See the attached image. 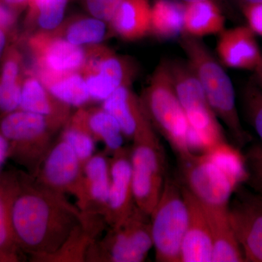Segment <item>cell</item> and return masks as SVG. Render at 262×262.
Masks as SVG:
<instances>
[{
    "label": "cell",
    "instance_id": "cell-42",
    "mask_svg": "<svg viewBox=\"0 0 262 262\" xmlns=\"http://www.w3.org/2000/svg\"><path fill=\"white\" fill-rule=\"evenodd\" d=\"M237 3L241 5V8L246 5L259 4L262 3V0H237Z\"/></svg>",
    "mask_w": 262,
    "mask_h": 262
},
{
    "label": "cell",
    "instance_id": "cell-12",
    "mask_svg": "<svg viewBox=\"0 0 262 262\" xmlns=\"http://www.w3.org/2000/svg\"><path fill=\"white\" fill-rule=\"evenodd\" d=\"M34 178L52 190L80 198L83 167L68 143L58 137L43 160Z\"/></svg>",
    "mask_w": 262,
    "mask_h": 262
},
{
    "label": "cell",
    "instance_id": "cell-18",
    "mask_svg": "<svg viewBox=\"0 0 262 262\" xmlns=\"http://www.w3.org/2000/svg\"><path fill=\"white\" fill-rule=\"evenodd\" d=\"M110 189V158L105 151L94 154L83 166L80 198L81 211L104 215Z\"/></svg>",
    "mask_w": 262,
    "mask_h": 262
},
{
    "label": "cell",
    "instance_id": "cell-33",
    "mask_svg": "<svg viewBox=\"0 0 262 262\" xmlns=\"http://www.w3.org/2000/svg\"><path fill=\"white\" fill-rule=\"evenodd\" d=\"M21 82L9 83L0 82V114L1 117L20 108Z\"/></svg>",
    "mask_w": 262,
    "mask_h": 262
},
{
    "label": "cell",
    "instance_id": "cell-19",
    "mask_svg": "<svg viewBox=\"0 0 262 262\" xmlns=\"http://www.w3.org/2000/svg\"><path fill=\"white\" fill-rule=\"evenodd\" d=\"M108 228L103 215L82 211V216L61 247L39 262H85L91 245Z\"/></svg>",
    "mask_w": 262,
    "mask_h": 262
},
{
    "label": "cell",
    "instance_id": "cell-32",
    "mask_svg": "<svg viewBox=\"0 0 262 262\" xmlns=\"http://www.w3.org/2000/svg\"><path fill=\"white\" fill-rule=\"evenodd\" d=\"M243 155L247 172L245 183L262 195V143H253Z\"/></svg>",
    "mask_w": 262,
    "mask_h": 262
},
{
    "label": "cell",
    "instance_id": "cell-38",
    "mask_svg": "<svg viewBox=\"0 0 262 262\" xmlns=\"http://www.w3.org/2000/svg\"><path fill=\"white\" fill-rule=\"evenodd\" d=\"M9 158V144L5 136L0 132V172L6 160Z\"/></svg>",
    "mask_w": 262,
    "mask_h": 262
},
{
    "label": "cell",
    "instance_id": "cell-22",
    "mask_svg": "<svg viewBox=\"0 0 262 262\" xmlns=\"http://www.w3.org/2000/svg\"><path fill=\"white\" fill-rule=\"evenodd\" d=\"M150 14L148 0H123L108 25L124 40H139L149 34Z\"/></svg>",
    "mask_w": 262,
    "mask_h": 262
},
{
    "label": "cell",
    "instance_id": "cell-21",
    "mask_svg": "<svg viewBox=\"0 0 262 262\" xmlns=\"http://www.w3.org/2000/svg\"><path fill=\"white\" fill-rule=\"evenodd\" d=\"M201 204L211 231L213 243L212 262L245 261L244 253L229 220L228 205Z\"/></svg>",
    "mask_w": 262,
    "mask_h": 262
},
{
    "label": "cell",
    "instance_id": "cell-2",
    "mask_svg": "<svg viewBox=\"0 0 262 262\" xmlns=\"http://www.w3.org/2000/svg\"><path fill=\"white\" fill-rule=\"evenodd\" d=\"M181 46L212 110L227 127L237 146L244 147L251 138L241 124L233 84L227 72L200 38L183 34Z\"/></svg>",
    "mask_w": 262,
    "mask_h": 262
},
{
    "label": "cell",
    "instance_id": "cell-16",
    "mask_svg": "<svg viewBox=\"0 0 262 262\" xmlns=\"http://www.w3.org/2000/svg\"><path fill=\"white\" fill-rule=\"evenodd\" d=\"M220 34L216 51L220 61L226 67L254 70L261 63L262 55L256 34L248 26L225 29Z\"/></svg>",
    "mask_w": 262,
    "mask_h": 262
},
{
    "label": "cell",
    "instance_id": "cell-27",
    "mask_svg": "<svg viewBox=\"0 0 262 262\" xmlns=\"http://www.w3.org/2000/svg\"><path fill=\"white\" fill-rule=\"evenodd\" d=\"M184 7V3L175 0H156L151 5L149 34L160 39L182 36Z\"/></svg>",
    "mask_w": 262,
    "mask_h": 262
},
{
    "label": "cell",
    "instance_id": "cell-36",
    "mask_svg": "<svg viewBox=\"0 0 262 262\" xmlns=\"http://www.w3.org/2000/svg\"><path fill=\"white\" fill-rule=\"evenodd\" d=\"M242 10L248 27L256 35L262 37V3L246 5Z\"/></svg>",
    "mask_w": 262,
    "mask_h": 262
},
{
    "label": "cell",
    "instance_id": "cell-13",
    "mask_svg": "<svg viewBox=\"0 0 262 262\" xmlns=\"http://www.w3.org/2000/svg\"><path fill=\"white\" fill-rule=\"evenodd\" d=\"M136 206L133 187L130 148L122 146L110 158V189L103 218L108 227L120 225Z\"/></svg>",
    "mask_w": 262,
    "mask_h": 262
},
{
    "label": "cell",
    "instance_id": "cell-11",
    "mask_svg": "<svg viewBox=\"0 0 262 262\" xmlns=\"http://www.w3.org/2000/svg\"><path fill=\"white\" fill-rule=\"evenodd\" d=\"M229 220L245 261L262 262V202L259 194L239 185L228 204Z\"/></svg>",
    "mask_w": 262,
    "mask_h": 262
},
{
    "label": "cell",
    "instance_id": "cell-41",
    "mask_svg": "<svg viewBox=\"0 0 262 262\" xmlns=\"http://www.w3.org/2000/svg\"><path fill=\"white\" fill-rule=\"evenodd\" d=\"M253 71L255 72L256 84L262 89V61Z\"/></svg>",
    "mask_w": 262,
    "mask_h": 262
},
{
    "label": "cell",
    "instance_id": "cell-10",
    "mask_svg": "<svg viewBox=\"0 0 262 262\" xmlns=\"http://www.w3.org/2000/svg\"><path fill=\"white\" fill-rule=\"evenodd\" d=\"M179 162L183 185L205 204L227 206L241 185L207 152L192 154Z\"/></svg>",
    "mask_w": 262,
    "mask_h": 262
},
{
    "label": "cell",
    "instance_id": "cell-5",
    "mask_svg": "<svg viewBox=\"0 0 262 262\" xmlns=\"http://www.w3.org/2000/svg\"><path fill=\"white\" fill-rule=\"evenodd\" d=\"M0 132L9 144V158L35 177L60 130L46 117L19 110L0 118Z\"/></svg>",
    "mask_w": 262,
    "mask_h": 262
},
{
    "label": "cell",
    "instance_id": "cell-26",
    "mask_svg": "<svg viewBox=\"0 0 262 262\" xmlns=\"http://www.w3.org/2000/svg\"><path fill=\"white\" fill-rule=\"evenodd\" d=\"M107 25L91 15H73L64 18L52 32L75 46L85 48L102 43L107 33Z\"/></svg>",
    "mask_w": 262,
    "mask_h": 262
},
{
    "label": "cell",
    "instance_id": "cell-25",
    "mask_svg": "<svg viewBox=\"0 0 262 262\" xmlns=\"http://www.w3.org/2000/svg\"><path fill=\"white\" fill-rule=\"evenodd\" d=\"M225 18L214 0H195L184 7V34L201 38L225 30Z\"/></svg>",
    "mask_w": 262,
    "mask_h": 262
},
{
    "label": "cell",
    "instance_id": "cell-1",
    "mask_svg": "<svg viewBox=\"0 0 262 262\" xmlns=\"http://www.w3.org/2000/svg\"><path fill=\"white\" fill-rule=\"evenodd\" d=\"M0 186L17 244L31 261L39 262L56 251L80 222L82 211L77 205L25 170L0 172Z\"/></svg>",
    "mask_w": 262,
    "mask_h": 262
},
{
    "label": "cell",
    "instance_id": "cell-4",
    "mask_svg": "<svg viewBox=\"0 0 262 262\" xmlns=\"http://www.w3.org/2000/svg\"><path fill=\"white\" fill-rule=\"evenodd\" d=\"M168 64L174 89L189 122L190 151L201 154L225 142L218 117L191 66L181 61H169Z\"/></svg>",
    "mask_w": 262,
    "mask_h": 262
},
{
    "label": "cell",
    "instance_id": "cell-6",
    "mask_svg": "<svg viewBox=\"0 0 262 262\" xmlns=\"http://www.w3.org/2000/svg\"><path fill=\"white\" fill-rule=\"evenodd\" d=\"M152 247L150 215L136 206L122 224L93 243L85 262H142Z\"/></svg>",
    "mask_w": 262,
    "mask_h": 262
},
{
    "label": "cell",
    "instance_id": "cell-44",
    "mask_svg": "<svg viewBox=\"0 0 262 262\" xmlns=\"http://www.w3.org/2000/svg\"><path fill=\"white\" fill-rule=\"evenodd\" d=\"M257 194H258V193H257ZM259 196H260V199H261V201L262 202V195H261V194H259Z\"/></svg>",
    "mask_w": 262,
    "mask_h": 262
},
{
    "label": "cell",
    "instance_id": "cell-24",
    "mask_svg": "<svg viewBox=\"0 0 262 262\" xmlns=\"http://www.w3.org/2000/svg\"><path fill=\"white\" fill-rule=\"evenodd\" d=\"M75 113L96 143L104 144L106 154L111 155L123 146L125 136L121 127L116 119L102 106H83L76 108Z\"/></svg>",
    "mask_w": 262,
    "mask_h": 262
},
{
    "label": "cell",
    "instance_id": "cell-17",
    "mask_svg": "<svg viewBox=\"0 0 262 262\" xmlns=\"http://www.w3.org/2000/svg\"><path fill=\"white\" fill-rule=\"evenodd\" d=\"M101 106L111 114L122 131L124 136L133 140L136 136L155 130L146 113L141 97L131 87H122L101 103Z\"/></svg>",
    "mask_w": 262,
    "mask_h": 262
},
{
    "label": "cell",
    "instance_id": "cell-14",
    "mask_svg": "<svg viewBox=\"0 0 262 262\" xmlns=\"http://www.w3.org/2000/svg\"><path fill=\"white\" fill-rule=\"evenodd\" d=\"M29 47L34 56L36 70L65 72L80 71L85 61V50L53 32L32 33Z\"/></svg>",
    "mask_w": 262,
    "mask_h": 262
},
{
    "label": "cell",
    "instance_id": "cell-9",
    "mask_svg": "<svg viewBox=\"0 0 262 262\" xmlns=\"http://www.w3.org/2000/svg\"><path fill=\"white\" fill-rule=\"evenodd\" d=\"M80 70L92 101L102 103L122 87H131L137 67L128 57L117 54L103 43L88 46Z\"/></svg>",
    "mask_w": 262,
    "mask_h": 262
},
{
    "label": "cell",
    "instance_id": "cell-30",
    "mask_svg": "<svg viewBox=\"0 0 262 262\" xmlns=\"http://www.w3.org/2000/svg\"><path fill=\"white\" fill-rule=\"evenodd\" d=\"M26 255L15 238L8 201L0 186V262H18L24 261Z\"/></svg>",
    "mask_w": 262,
    "mask_h": 262
},
{
    "label": "cell",
    "instance_id": "cell-43",
    "mask_svg": "<svg viewBox=\"0 0 262 262\" xmlns=\"http://www.w3.org/2000/svg\"><path fill=\"white\" fill-rule=\"evenodd\" d=\"M181 3H184V4H187V3H191V2L195 1V0H179Z\"/></svg>",
    "mask_w": 262,
    "mask_h": 262
},
{
    "label": "cell",
    "instance_id": "cell-3",
    "mask_svg": "<svg viewBox=\"0 0 262 262\" xmlns=\"http://www.w3.org/2000/svg\"><path fill=\"white\" fill-rule=\"evenodd\" d=\"M141 99L155 130L168 141L179 160L194 154L189 146V122L174 89L168 62L156 67Z\"/></svg>",
    "mask_w": 262,
    "mask_h": 262
},
{
    "label": "cell",
    "instance_id": "cell-34",
    "mask_svg": "<svg viewBox=\"0 0 262 262\" xmlns=\"http://www.w3.org/2000/svg\"><path fill=\"white\" fill-rule=\"evenodd\" d=\"M122 2L123 0H84V4L89 15L108 24Z\"/></svg>",
    "mask_w": 262,
    "mask_h": 262
},
{
    "label": "cell",
    "instance_id": "cell-35",
    "mask_svg": "<svg viewBox=\"0 0 262 262\" xmlns=\"http://www.w3.org/2000/svg\"><path fill=\"white\" fill-rule=\"evenodd\" d=\"M7 57L0 72V82L15 83L21 82V65L18 53L12 52Z\"/></svg>",
    "mask_w": 262,
    "mask_h": 262
},
{
    "label": "cell",
    "instance_id": "cell-20",
    "mask_svg": "<svg viewBox=\"0 0 262 262\" xmlns=\"http://www.w3.org/2000/svg\"><path fill=\"white\" fill-rule=\"evenodd\" d=\"M20 108L46 117L60 131L73 113V108L52 94L35 73L24 79Z\"/></svg>",
    "mask_w": 262,
    "mask_h": 262
},
{
    "label": "cell",
    "instance_id": "cell-28",
    "mask_svg": "<svg viewBox=\"0 0 262 262\" xmlns=\"http://www.w3.org/2000/svg\"><path fill=\"white\" fill-rule=\"evenodd\" d=\"M69 0H30L29 20L34 32H52L64 20Z\"/></svg>",
    "mask_w": 262,
    "mask_h": 262
},
{
    "label": "cell",
    "instance_id": "cell-37",
    "mask_svg": "<svg viewBox=\"0 0 262 262\" xmlns=\"http://www.w3.org/2000/svg\"><path fill=\"white\" fill-rule=\"evenodd\" d=\"M16 15L11 7L0 1V29L6 31L15 23Z\"/></svg>",
    "mask_w": 262,
    "mask_h": 262
},
{
    "label": "cell",
    "instance_id": "cell-39",
    "mask_svg": "<svg viewBox=\"0 0 262 262\" xmlns=\"http://www.w3.org/2000/svg\"><path fill=\"white\" fill-rule=\"evenodd\" d=\"M0 1L3 2L5 4L8 5V6L13 8L29 4L30 0H0Z\"/></svg>",
    "mask_w": 262,
    "mask_h": 262
},
{
    "label": "cell",
    "instance_id": "cell-8",
    "mask_svg": "<svg viewBox=\"0 0 262 262\" xmlns=\"http://www.w3.org/2000/svg\"><path fill=\"white\" fill-rule=\"evenodd\" d=\"M132 141L134 200L138 208L150 215L163 190L165 155L155 130L136 136Z\"/></svg>",
    "mask_w": 262,
    "mask_h": 262
},
{
    "label": "cell",
    "instance_id": "cell-23",
    "mask_svg": "<svg viewBox=\"0 0 262 262\" xmlns=\"http://www.w3.org/2000/svg\"><path fill=\"white\" fill-rule=\"evenodd\" d=\"M34 73L52 94L72 108L83 107L92 101L80 71L56 72L36 70Z\"/></svg>",
    "mask_w": 262,
    "mask_h": 262
},
{
    "label": "cell",
    "instance_id": "cell-7",
    "mask_svg": "<svg viewBox=\"0 0 262 262\" xmlns=\"http://www.w3.org/2000/svg\"><path fill=\"white\" fill-rule=\"evenodd\" d=\"M150 218L156 261L181 262V250L189 219L182 184L172 179H165L159 201Z\"/></svg>",
    "mask_w": 262,
    "mask_h": 262
},
{
    "label": "cell",
    "instance_id": "cell-40",
    "mask_svg": "<svg viewBox=\"0 0 262 262\" xmlns=\"http://www.w3.org/2000/svg\"><path fill=\"white\" fill-rule=\"evenodd\" d=\"M7 46L6 31L0 29V58L3 56Z\"/></svg>",
    "mask_w": 262,
    "mask_h": 262
},
{
    "label": "cell",
    "instance_id": "cell-15",
    "mask_svg": "<svg viewBox=\"0 0 262 262\" xmlns=\"http://www.w3.org/2000/svg\"><path fill=\"white\" fill-rule=\"evenodd\" d=\"M188 208V224L181 250V262H212L213 243L201 201L182 184Z\"/></svg>",
    "mask_w": 262,
    "mask_h": 262
},
{
    "label": "cell",
    "instance_id": "cell-29",
    "mask_svg": "<svg viewBox=\"0 0 262 262\" xmlns=\"http://www.w3.org/2000/svg\"><path fill=\"white\" fill-rule=\"evenodd\" d=\"M58 137L70 144L82 167L95 154L96 141L84 127L75 112L72 113L70 120L60 131Z\"/></svg>",
    "mask_w": 262,
    "mask_h": 262
},
{
    "label": "cell",
    "instance_id": "cell-31",
    "mask_svg": "<svg viewBox=\"0 0 262 262\" xmlns=\"http://www.w3.org/2000/svg\"><path fill=\"white\" fill-rule=\"evenodd\" d=\"M243 103L248 121L262 141V89L256 84H248L243 95Z\"/></svg>",
    "mask_w": 262,
    "mask_h": 262
}]
</instances>
